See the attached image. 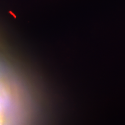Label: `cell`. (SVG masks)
<instances>
[{"instance_id":"1","label":"cell","mask_w":125,"mask_h":125,"mask_svg":"<svg viewBox=\"0 0 125 125\" xmlns=\"http://www.w3.org/2000/svg\"></svg>"}]
</instances>
